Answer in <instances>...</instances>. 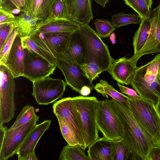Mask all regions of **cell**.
<instances>
[{"label": "cell", "instance_id": "6da1fadb", "mask_svg": "<svg viewBox=\"0 0 160 160\" xmlns=\"http://www.w3.org/2000/svg\"><path fill=\"white\" fill-rule=\"evenodd\" d=\"M109 100L111 107L122 125V140L132 152L142 160H148L150 149L153 145L151 137L128 108L112 98Z\"/></svg>", "mask_w": 160, "mask_h": 160}, {"label": "cell", "instance_id": "7a4b0ae2", "mask_svg": "<svg viewBox=\"0 0 160 160\" xmlns=\"http://www.w3.org/2000/svg\"><path fill=\"white\" fill-rule=\"evenodd\" d=\"M160 67V54L151 61L137 67L130 85L142 98L156 106L160 100V85L158 73Z\"/></svg>", "mask_w": 160, "mask_h": 160}, {"label": "cell", "instance_id": "3957f363", "mask_svg": "<svg viewBox=\"0 0 160 160\" xmlns=\"http://www.w3.org/2000/svg\"><path fill=\"white\" fill-rule=\"evenodd\" d=\"M128 109L137 122L151 137L153 145H160V115L155 105L141 98L127 96Z\"/></svg>", "mask_w": 160, "mask_h": 160}, {"label": "cell", "instance_id": "277c9868", "mask_svg": "<svg viewBox=\"0 0 160 160\" xmlns=\"http://www.w3.org/2000/svg\"><path fill=\"white\" fill-rule=\"evenodd\" d=\"M98 101L95 97L80 96L72 98V103L81 121L86 148L99 138L97 123Z\"/></svg>", "mask_w": 160, "mask_h": 160}, {"label": "cell", "instance_id": "5b68a950", "mask_svg": "<svg viewBox=\"0 0 160 160\" xmlns=\"http://www.w3.org/2000/svg\"><path fill=\"white\" fill-rule=\"evenodd\" d=\"M78 30L86 48L87 63L93 62L98 66L102 72L107 71L113 59L107 46L88 24L80 25Z\"/></svg>", "mask_w": 160, "mask_h": 160}, {"label": "cell", "instance_id": "8992f818", "mask_svg": "<svg viewBox=\"0 0 160 160\" xmlns=\"http://www.w3.org/2000/svg\"><path fill=\"white\" fill-rule=\"evenodd\" d=\"M0 125L9 122L15 114V78L5 66L0 65Z\"/></svg>", "mask_w": 160, "mask_h": 160}, {"label": "cell", "instance_id": "52a82bcc", "mask_svg": "<svg viewBox=\"0 0 160 160\" xmlns=\"http://www.w3.org/2000/svg\"><path fill=\"white\" fill-rule=\"evenodd\" d=\"M75 31L59 33L34 32L29 37L57 65L59 55L68 48L71 37Z\"/></svg>", "mask_w": 160, "mask_h": 160}, {"label": "cell", "instance_id": "ba28073f", "mask_svg": "<svg viewBox=\"0 0 160 160\" xmlns=\"http://www.w3.org/2000/svg\"><path fill=\"white\" fill-rule=\"evenodd\" d=\"M97 123L99 131L106 138L113 142L123 139L122 125L111 107L109 99L98 101Z\"/></svg>", "mask_w": 160, "mask_h": 160}, {"label": "cell", "instance_id": "9c48e42d", "mask_svg": "<svg viewBox=\"0 0 160 160\" xmlns=\"http://www.w3.org/2000/svg\"><path fill=\"white\" fill-rule=\"evenodd\" d=\"M32 82V95L39 105H48L62 98L67 85L63 80L49 76Z\"/></svg>", "mask_w": 160, "mask_h": 160}, {"label": "cell", "instance_id": "30bf717a", "mask_svg": "<svg viewBox=\"0 0 160 160\" xmlns=\"http://www.w3.org/2000/svg\"><path fill=\"white\" fill-rule=\"evenodd\" d=\"M39 117L37 116L27 123L8 129L0 148V160H6L17 153L25 139L36 126Z\"/></svg>", "mask_w": 160, "mask_h": 160}, {"label": "cell", "instance_id": "8fae6325", "mask_svg": "<svg viewBox=\"0 0 160 160\" xmlns=\"http://www.w3.org/2000/svg\"><path fill=\"white\" fill-rule=\"evenodd\" d=\"M25 49L22 77L33 82L53 74L57 65L52 64L36 53Z\"/></svg>", "mask_w": 160, "mask_h": 160}, {"label": "cell", "instance_id": "7c38bea8", "mask_svg": "<svg viewBox=\"0 0 160 160\" xmlns=\"http://www.w3.org/2000/svg\"><path fill=\"white\" fill-rule=\"evenodd\" d=\"M55 115L63 118L69 124L77 137L79 146L85 150L83 127L78 113L73 106L71 97L62 98L53 105Z\"/></svg>", "mask_w": 160, "mask_h": 160}, {"label": "cell", "instance_id": "4fadbf2b", "mask_svg": "<svg viewBox=\"0 0 160 160\" xmlns=\"http://www.w3.org/2000/svg\"><path fill=\"white\" fill-rule=\"evenodd\" d=\"M149 19L151 26L147 41L139 52L129 58L136 65L142 56L160 52V4L153 9L151 10Z\"/></svg>", "mask_w": 160, "mask_h": 160}, {"label": "cell", "instance_id": "5bb4252c", "mask_svg": "<svg viewBox=\"0 0 160 160\" xmlns=\"http://www.w3.org/2000/svg\"><path fill=\"white\" fill-rule=\"evenodd\" d=\"M57 67L62 72L67 85L76 92L79 93L84 86L89 87L92 90L94 88L92 82L88 78L81 66L76 63L58 60Z\"/></svg>", "mask_w": 160, "mask_h": 160}, {"label": "cell", "instance_id": "9a60e30c", "mask_svg": "<svg viewBox=\"0 0 160 160\" xmlns=\"http://www.w3.org/2000/svg\"><path fill=\"white\" fill-rule=\"evenodd\" d=\"M58 60L76 63L81 66L88 63L86 48L78 29L72 34L68 48L59 55Z\"/></svg>", "mask_w": 160, "mask_h": 160}, {"label": "cell", "instance_id": "2e32d148", "mask_svg": "<svg viewBox=\"0 0 160 160\" xmlns=\"http://www.w3.org/2000/svg\"><path fill=\"white\" fill-rule=\"evenodd\" d=\"M67 18L80 25L89 24L93 18L91 0H64Z\"/></svg>", "mask_w": 160, "mask_h": 160}, {"label": "cell", "instance_id": "e0dca14e", "mask_svg": "<svg viewBox=\"0 0 160 160\" xmlns=\"http://www.w3.org/2000/svg\"><path fill=\"white\" fill-rule=\"evenodd\" d=\"M137 67L129 59L123 57L118 59L113 58L107 71L112 78L120 84L130 85Z\"/></svg>", "mask_w": 160, "mask_h": 160}, {"label": "cell", "instance_id": "ac0fdd59", "mask_svg": "<svg viewBox=\"0 0 160 160\" xmlns=\"http://www.w3.org/2000/svg\"><path fill=\"white\" fill-rule=\"evenodd\" d=\"M80 25L67 18L51 17L39 20L34 32L59 33L73 32L78 30Z\"/></svg>", "mask_w": 160, "mask_h": 160}, {"label": "cell", "instance_id": "d6986e66", "mask_svg": "<svg viewBox=\"0 0 160 160\" xmlns=\"http://www.w3.org/2000/svg\"><path fill=\"white\" fill-rule=\"evenodd\" d=\"M26 51L22 46L21 39L15 37L9 51L6 62L3 65L10 71L15 78L22 76L24 59Z\"/></svg>", "mask_w": 160, "mask_h": 160}, {"label": "cell", "instance_id": "ffe728a7", "mask_svg": "<svg viewBox=\"0 0 160 160\" xmlns=\"http://www.w3.org/2000/svg\"><path fill=\"white\" fill-rule=\"evenodd\" d=\"M51 122V120H45L36 125L27 136L17 153L18 160H23L29 153L35 151L38 142L49 128Z\"/></svg>", "mask_w": 160, "mask_h": 160}, {"label": "cell", "instance_id": "44dd1931", "mask_svg": "<svg viewBox=\"0 0 160 160\" xmlns=\"http://www.w3.org/2000/svg\"><path fill=\"white\" fill-rule=\"evenodd\" d=\"M112 142L104 137L95 141L88 147L87 153L90 160H111L110 155Z\"/></svg>", "mask_w": 160, "mask_h": 160}, {"label": "cell", "instance_id": "7402d4cb", "mask_svg": "<svg viewBox=\"0 0 160 160\" xmlns=\"http://www.w3.org/2000/svg\"><path fill=\"white\" fill-rule=\"evenodd\" d=\"M94 89L97 92L101 94L104 97L108 98L109 96L115 100L124 107L128 108L127 96L117 90L112 85L105 80L101 79L99 82L96 84Z\"/></svg>", "mask_w": 160, "mask_h": 160}, {"label": "cell", "instance_id": "603a6c76", "mask_svg": "<svg viewBox=\"0 0 160 160\" xmlns=\"http://www.w3.org/2000/svg\"><path fill=\"white\" fill-rule=\"evenodd\" d=\"M16 18L18 29V35L21 38L30 36L35 30L38 21L41 19L24 12L16 16Z\"/></svg>", "mask_w": 160, "mask_h": 160}, {"label": "cell", "instance_id": "cb8c5ba5", "mask_svg": "<svg viewBox=\"0 0 160 160\" xmlns=\"http://www.w3.org/2000/svg\"><path fill=\"white\" fill-rule=\"evenodd\" d=\"M151 26L149 18L141 20L133 37L134 54L139 52L145 45L148 37Z\"/></svg>", "mask_w": 160, "mask_h": 160}, {"label": "cell", "instance_id": "d4e9b609", "mask_svg": "<svg viewBox=\"0 0 160 160\" xmlns=\"http://www.w3.org/2000/svg\"><path fill=\"white\" fill-rule=\"evenodd\" d=\"M132 152L122 140L112 142L110 152L111 160H129Z\"/></svg>", "mask_w": 160, "mask_h": 160}, {"label": "cell", "instance_id": "484cf974", "mask_svg": "<svg viewBox=\"0 0 160 160\" xmlns=\"http://www.w3.org/2000/svg\"><path fill=\"white\" fill-rule=\"evenodd\" d=\"M82 148L78 145L67 143L63 148L60 155L59 160H90Z\"/></svg>", "mask_w": 160, "mask_h": 160}, {"label": "cell", "instance_id": "4316f807", "mask_svg": "<svg viewBox=\"0 0 160 160\" xmlns=\"http://www.w3.org/2000/svg\"><path fill=\"white\" fill-rule=\"evenodd\" d=\"M142 20L138 14H126L122 12L113 15L111 18L112 24L118 28L130 24H138Z\"/></svg>", "mask_w": 160, "mask_h": 160}, {"label": "cell", "instance_id": "83f0119b", "mask_svg": "<svg viewBox=\"0 0 160 160\" xmlns=\"http://www.w3.org/2000/svg\"><path fill=\"white\" fill-rule=\"evenodd\" d=\"M56 116L58 118L62 135L67 143L71 145L80 146L75 134L69 124L63 118L58 115Z\"/></svg>", "mask_w": 160, "mask_h": 160}, {"label": "cell", "instance_id": "f1b7e54d", "mask_svg": "<svg viewBox=\"0 0 160 160\" xmlns=\"http://www.w3.org/2000/svg\"><path fill=\"white\" fill-rule=\"evenodd\" d=\"M37 116L34 107L30 105H27L22 108L14 122L9 129H14L22 126L31 121Z\"/></svg>", "mask_w": 160, "mask_h": 160}, {"label": "cell", "instance_id": "f546056e", "mask_svg": "<svg viewBox=\"0 0 160 160\" xmlns=\"http://www.w3.org/2000/svg\"><path fill=\"white\" fill-rule=\"evenodd\" d=\"M27 0H0V9L11 13H26Z\"/></svg>", "mask_w": 160, "mask_h": 160}, {"label": "cell", "instance_id": "4dcf8cb0", "mask_svg": "<svg viewBox=\"0 0 160 160\" xmlns=\"http://www.w3.org/2000/svg\"><path fill=\"white\" fill-rule=\"evenodd\" d=\"M141 17L142 20L147 19L150 16L151 9L144 0H123Z\"/></svg>", "mask_w": 160, "mask_h": 160}, {"label": "cell", "instance_id": "1f68e13d", "mask_svg": "<svg viewBox=\"0 0 160 160\" xmlns=\"http://www.w3.org/2000/svg\"><path fill=\"white\" fill-rule=\"evenodd\" d=\"M97 32L102 38H107L116 28L110 21L106 19L97 18L93 21Z\"/></svg>", "mask_w": 160, "mask_h": 160}, {"label": "cell", "instance_id": "d6a6232c", "mask_svg": "<svg viewBox=\"0 0 160 160\" xmlns=\"http://www.w3.org/2000/svg\"><path fill=\"white\" fill-rule=\"evenodd\" d=\"M21 39L22 45L24 49L37 53L46 59L52 64H56L41 49L29 36L22 38Z\"/></svg>", "mask_w": 160, "mask_h": 160}, {"label": "cell", "instance_id": "836d02e7", "mask_svg": "<svg viewBox=\"0 0 160 160\" xmlns=\"http://www.w3.org/2000/svg\"><path fill=\"white\" fill-rule=\"evenodd\" d=\"M18 28H16L0 49V65H3L6 62L13 42L15 37L18 35Z\"/></svg>", "mask_w": 160, "mask_h": 160}, {"label": "cell", "instance_id": "e575fe53", "mask_svg": "<svg viewBox=\"0 0 160 160\" xmlns=\"http://www.w3.org/2000/svg\"><path fill=\"white\" fill-rule=\"evenodd\" d=\"M42 1L43 0H27L25 13L33 18H40Z\"/></svg>", "mask_w": 160, "mask_h": 160}, {"label": "cell", "instance_id": "d590c367", "mask_svg": "<svg viewBox=\"0 0 160 160\" xmlns=\"http://www.w3.org/2000/svg\"><path fill=\"white\" fill-rule=\"evenodd\" d=\"M86 75L91 82L98 77L102 71L95 63L93 62L87 63L81 66Z\"/></svg>", "mask_w": 160, "mask_h": 160}, {"label": "cell", "instance_id": "8d00e7d4", "mask_svg": "<svg viewBox=\"0 0 160 160\" xmlns=\"http://www.w3.org/2000/svg\"><path fill=\"white\" fill-rule=\"evenodd\" d=\"M18 25L17 22L0 25V49Z\"/></svg>", "mask_w": 160, "mask_h": 160}, {"label": "cell", "instance_id": "74e56055", "mask_svg": "<svg viewBox=\"0 0 160 160\" xmlns=\"http://www.w3.org/2000/svg\"><path fill=\"white\" fill-rule=\"evenodd\" d=\"M52 17L67 18L66 8L64 0H56L52 6Z\"/></svg>", "mask_w": 160, "mask_h": 160}, {"label": "cell", "instance_id": "f35d334b", "mask_svg": "<svg viewBox=\"0 0 160 160\" xmlns=\"http://www.w3.org/2000/svg\"><path fill=\"white\" fill-rule=\"evenodd\" d=\"M56 0H43L40 18L45 19L52 17V6Z\"/></svg>", "mask_w": 160, "mask_h": 160}, {"label": "cell", "instance_id": "ab89813d", "mask_svg": "<svg viewBox=\"0 0 160 160\" xmlns=\"http://www.w3.org/2000/svg\"><path fill=\"white\" fill-rule=\"evenodd\" d=\"M17 22L13 13L0 9V25Z\"/></svg>", "mask_w": 160, "mask_h": 160}, {"label": "cell", "instance_id": "60d3db41", "mask_svg": "<svg viewBox=\"0 0 160 160\" xmlns=\"http://www.w3.org/2000/svg\"><path fill=\"white\" fill-rule=\"evenodd\" d=\"M121 92L127 95V96L135 98H142L134 89L129 88L117 82Z\"/></svg>", "mask_w": 160, "mask_h": 160}, {"label": "cell", "instance_id": "b9f144b4", "mask_svg": "<svg viewBox=\"0 0 160 160\" xmlns=\"http://www.w3.org/2000/svg\"><path fill=\"white\" fill-rule=\"evenodd\" d=\"M148 160H160V145L151 147L148 156Z\"/></svg>", "mask_w": 160, "mask_h": 160}, {"label": "cell", "instance_id": "7bdbcfd3", "mask_svg": "<svg viewBox=\"0 0 160 160\" xmlns=\"http://www.w3.org/2000/svg\"><path fill=\"white\" fill-rule=\"evenodd\" d=\"M8 130L6 127L3 126V125H0V146L2 144L6 134Z\"/></svg>", "mask_w": 160, "mask_h": 160}, {"label": "cell", "instance_id": "ee69618b", "mask_svg": "<svg viewBox=\"0 0 160 160\" xmlns=\"http://www.w3.org/2000/svg\"><path fill=\"white\" fill-rule=\"evenodd\" d=\"M91 90L92 89L89 87L84 86L81 88L79 94L81 96L86 97L90 94Z\"/></svg>", "mask_w": 160, "mask_h": 160}, {"label": "cell", "instance_id": "f6af8a7d", "mask_svg": "<svg viewBox=\"0 0 160 160\" xmlns=\"http://www.w3.org/2000/svg\"><path fill=\"white\" fill-rule=\"evenodd\" d=\"M38 158L37 157L35 151L29 153L23 160H37Z\"/></svg>", "mask_w": 160, "mask_h": 160}, {"label": "cell", "instance_id": "bcb514c9", "mask_svg": "<svg viewBox=\"0 0 160 160\" xmlns=\"http://www.w3.org/2000/svg\"><path fill=\"white\" fill-rule=\"evenodd\" d=\"M103 8H105L106 4L109 2V0H94Z\"/></svg>", "mask_w": 160, "mask_h": 160}, {"label": "cell", "instance_id": "7dc6e473", "mask_svg": "<svg viewBox=\"0 0 160 160\" xmlns=\"http://www.w3.org/2000/svg\"><path fill=\"white\" fill-rule=\"evenodd\" d=\"M109 39L112 43L114 44L116 43V35L114 33H112L109 36Z\"/></svg>", "mask_w": 160, "mask_h": 160}, {"label": "cell", "instance_id": "c3c4849f", "mask_svg": "<svg viewBox=\"0 0 160 160\" xmlns=\"http://www.w3.org/2000/svg\"><path fill=\"white\" fill-rule=\"evenodd\" d=\"M148 5V6L149 8L150 9L151 8V7L152 4L153 2H152V0H144Z\"/></svg>", "mask_w": 160, "mask_h": 160}, {"label": "cell", "instance_id": "681fc988", "mask_svg": "<svg viewBox=\"0 0 160 160\" xmlns=\"http://www.w3.org/2000/svg\"><path fill=\"white\" fill-rule=\"evenodd\" d=\"M156 107L158 113L160 115V100L158 101Z\"/></svg>", "mask_w": 160, "mask_h": 160}, {"label": "cell", "instance_id": "f907efd6", "mask_svg": "<svg viewBox=\"0 0 160 160\" xmlns=\"http://www.w3.org/2000/svg\"><path fill=\"white\" fill-rule=\"evenodd\" d=\"M158 82L160 85V67L159 68L158 73Z\"/></svg>", "mask_w": 160, "mask_h": 160}]
</instances>
